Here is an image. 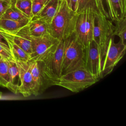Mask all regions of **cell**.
<instances>
[{
    "label": "cell",
    "instance_id": "5",
    "mask_svg": "<svg viewBox=\"0 0 126 126\" xmlns=\"http://www.w3.org/2000/svg\"><path fill=\"white\" fill-rule=\"evenodd\" d=\"M29 62L35 87L34 95L41 94L52 86H57L59 79L52 74L42 61L29 60Z\"/></svg>",
    "mask_w": 126,
    "mask_h": 126
},
{
    "label": "cell",
    "instance_id": "30",
    "mask_svg": "<svg viewBox=\"0 0 126 126\" xmlns=\"http://www.w3.org/2000/svg\"><path fill=\"white\" fill-rule=\"evenodd\" d=\"M1 96H2V93L0 92V98L1 97Z\"/></svg>",
    "mask_w": 126,
    "mask_h": 126
},
{
    "label": "cell",
    "instance_id": "12",
    "mask_svg": "<svg viewBox=\"0 0 126 126\" xmlns=\"http://www.w3.org/2000/svg\"><path fill=\"white\" fill-rule=\"evenodd\" d=\"M25 26L14 32L0 31L6 39L15 43L30 55L31 52V40L26 32Z\"/></svg>",
    "mask_w": 126,
    "mask_h": 126
},
{
    "label": "cell",
    "instance_id": "4",
    "mask_svg": "<svg viewBox=\"0 0 126 126\" xmlns=\"http://www.w3.org/2000/svg\"><path fill=\"white\" fill-rule=\"evenodd\" d=\"M99 79L83 67L62 75L57 86L73 93H78L93 85Z\"/></svg>",
    "mask_w": 126,
    "mask_h": 126
},
{
    "label": "cell",
    "instance_id": "10",
    "mask_svg": "<svg viewBox=\"0 0 126 126\" xmlns=\"http://www.w3.org/2000/svg\"><path fill=\"white\" fill-rule=\"evenodd\" d=\"M63 40H60L55 47L42 61L47 69L56 78L62 75L63 56Z\"/></svg>",
    "mask_w": 126,
    "mask_h": 126
},
{
    "label": "cell",
    "instance_id": "3",
    "mask_svg": "<svg viewBox=\"0 0 126 126\" xmlns=\"http://www.w3.org/2000/svg\"><path fill=\"white\" fill-rule=\"evenodd\" d=\"M114 26L112 21L105 16L95 14L93 31V40L98 47L102 65L111 38L114 37Z\"/></svg>",
    "mask_w": 126,
    "mask_h": 126
},
{
    "label": "cell",
    "instance_id": "9",
    "mask_svg": "<svg viewBox=\"0 0 126 126\" xmlns=\"http://www.w3.org/2000/svg\"><path fill=\"white\" fill-rule=\"evenodd\" d=\"M84 66L96 78H101L102 65L99 50L93 40L89 42L85 48Z\"/></svg>",
    "mask_w": 126,
    "mask_h": 126
},
{
    "label": "cell",
    "instance_id": "26",
    "mask_svg": "<svg viewBox=\"0 0 126 126\" xmlns=\"http://www.w3.org/2000/svg\"><path fill=\"white\" fill-rule=\"evenodd\" d=\"M0 56L2 58L7 60L13 59L9 47L0 43Z\"/></svg>",
    "mask_w": 126,
    "mask_h": 126
},
{
    "label": "cell",
    "instance_id": "19",
    "mask_svg": "<svg viewBox=\"0 0 126 126\" xmlns=\"http://www.w3.org/2000/svg\"><path fill=\"white\" fill-rule=\"evenodd\" d=\"M15 0H12V3L11 6L6 10L1 18L16 21L30 20L31 19L26 17L15 7L14 4Z\"/></svg>",
    "mask_w": 126,
    "mask_h": 126
},
{
    "label": "cell",
    "instance_id": "23",
    "mask_svg": "<svg viewBox=\"0 0 126 126\" xmlns=\"http://www.w3.org/2000/svg\"><path fill=\"white\" fill-rule=\"evenodd\" d=\"M32 0H15V7L28 18L32 17Z\"/></svg>",
    "mask_w": 126,
    "mask_h": 126
},
{
    "label": "cell",
    "instance_id": "1",
    "mask_svg": "<svg viewBox=\"0 0 126 126\" xmlns=\"http://www.w3.org/2000/svg\"><path fill=\"white\" fill-rule=\"evenodd\" d=\"M77 13L61 0L57 12L48 24V33L59 40H63L73 33Z\"/></svg>",
    "mask_w": 126,
    "mask_h": 126
},
{
    "label": "cell",
    "instance_id": "17",
    "mask_svg": "<svg viewBox=\"0 0 126 126\" xmlns=\"http://www.w3.org/2000/svg\"><path fill=\"white\" fill-rule=\"evenodd\" d=\"M31 20V19H30ZM16 21L7 19H0V30L6 32H14L26 26L30 20Z\"/></svg>",
    "mask_w": 126,
    "mask_h": 126
},
{
    "label": "cell",
    "instance_id": "16",
    "mask_svg": "<svg viewBox=\"0 0 126 126\" xmlns=\"http://www.w3.org/2000/svg\"><path fill=\"white\" fill-rule=\"evenodd\" d=\"M109 1L110 20L115 22L126 16V0H109Z\"/></svg>",
    "mask_w": 126,
    "mask_h": 126
},
{
    "label": "cell",
    "instance_id": "15",
    "mask_svg": "<svg viewBox=\"0 0 126 126\" xmlns=\"http://www.w3.org/2000/svg\"><path fill=\"white\" fill-rule=\"evenodd\" d=\"M9 75V85L8 89L12 93H18V88L20 85V77L18 67L16 62L13 59L7 60Z\"/></svg>",
    "mask_w": 126,
    "mask_h": 126
},
{
    "label": "cell",
    "instance_id": "27",
    "mask_svg": "<svg viewBox=\"0 0 126 126\" xmlns=\"http://www.w3.org/2000/svg\"><path fill=\"white\" fill-rule=\"evenodd\" d=\"M12 0H0V19L6 10L11 6Z\"/></svg>",
    "mask_w": 126,
    "mask_h": 126
},
{
    "label": "cell",
    "instance_id": "14",
    "mask_svg": "<svg viewBox=\"0 0 126 126\" xmlns=\"http://www.w3.org/2000/svg\"><path fill=\"white\" fill-rule=\"evenodd\" d=\"M60 2L61 0H49L39 13L33 17L49 24L57 12Z\"/></svg>",
    "mask_w": 126,
    "mask_h": 126
},
{
    "label": "cell",
    "instance_id": "7",
    "mask_svg": "<svg viewBox=\"0 0 126 126\" xmlns=\"http://www.w3.org/2000/svg\"><path fill=\"white\" fill-rule=\"evenodd\" d=\"M126 50V45L123 44L120 40L117 43L115 42L113 37L111 38L102 65L101 78L112 71L125 55Z\"/></svg>",
    "mask_w": 126,
    "mask_h": 126
},
{
    "label": "cell",
    "instance_id": "28",
    "mask_svg": "<svg viewBox=\"0 0 126 126\" xmlns=\"http://www.w3.org/2000/svg\"><path fill=\"white\" fill-rule=\"evenodd\" d=\"M65 0L66 1L69 7L76 12L77 7L78 0Z\"/></svg>",
    "mask_w": 126,
    "mask_h": 126
},
{
    "label": "cell",
    "instance_id": "13",
    "mask_svg": "<svg viewBox=\"0 0 126 126\" xmlns=\"http://www.w3.org/2000/svg\"><path fill=\"white\" fill-rule=\"evenodd\" d=\"M27 34L30 37H38L48 33V24L32 17L25 26Z\"/></svg>",
    "mask_w": 126,
    "mask_h": 126
},
{
    "label": "cell",
    "instance_id": "25",
    "mask_svg": "<svg viewBox=\"0 0 126 126\" xmlns=\"http://www.w3.org/2000/svg\"><path fill=\"white\" fill-rule=\"evenodd\" d=\"M49 0H32V17L36 16L39 13Z\"/></svg>",
    "mask_w": 126,
    "mask_h": 126
},
{
    "label": "cell",
    "instance_id": "29",
    "mask_svg": "<svg viewBox=\"0 0 126 126\" xmlns=\"http://www.w3.org/2000/svg\"><path fill=\"white\" fill-rule=\"evenodd\" d=\"M0 43L6 46V47H9L8 44V42H7V40L6 39V38L4 37V36L2 34L0 31Z\"/></svg>",
    "mask_w": 126,
    "mask_h": 126
},
{
    "label": "cell",
    "instance_id": "24",
    "mask_svg": "<svg viewBox=\"0 0 126 126\" xmlns=\"http://www.w3.org/2000/svg\"><path fill=\"white\" fill-rule=\"evenodd\" d=\"M96 1L100 14L110 19L111 10L109 0H96Z\"/></svg>",
    "mask_w": 126,
    "mask_h": 126
},
{
    "label": "cell",
    "instance_id": "32",
    "mask_svg": "<svg viewBox=\"0 0 126 126\" xmlns=\"http://www.w3.org/2000/svg\"></svg>",
    "mask_w": 126,
    "mask_h": 126
},
{
    "label": "cell",
    "instance_id": "11",
    "mask_svg": "<svg viewBox=\"0 0 126 126\" xmlns=\"http://www.w3.org/2000/svg\"><path fill=\"white\" fill-rule=\"evenodd\" d=\"M19 72L20 85L18 93L24 97H28L34 94V84L28 62H16Z\"/></svg>",
    "mask_w": 126,
    "mask_h": 126
},
{
    "label": "cell",
    "instance_id": "20",
    "mask_svg": "<svg viewBox=\"0 0 126 126\" xmlns=\"http://www.w3.org/2000/svg\"><path fill=\"white\" fill-rule=\"evenodd\" d=\"M115 22L116 23L114 26L113 34L119 36L122 43L126 45V16Z\"/></svg>",
    "mask_w": 126,
    "mask_h": 126
},
{
    "label": "cell",
    "instance_id": "8",
    "mask_svg": "<svg viewBox=\"0 0 126 126\" xmlns=\"http://www.w3.org/2000/svg\"><path fill=\"white\" fill-rule=\"evenodd\" d=\"M30 38L31 52L30 54V60L32 61L42 60L59 41L49 33L40 37Z\"/></svg>",
    "mask_w": 126,
    "mask_h": 126
},
{
    "label": "cell",
    "instance_id": "6",
    "mask_svg": "<svg viewBox=\"0 0 126 126\" xmlns=\"http://www.w3.org/2000/svg\"><path fill=\"white\" fill-rule=\"evenodd\" d=\"M94 15L95 13L90 8L77 14L73 33L85 48L93 40Z\"/></svg>",
    "mask_w": 126,
    "mask_h": 126
},
{
    "label": "cell",
    "instance_id": "21",
    "mask_svg": "<svg viewBox=\"0 0 126 126\" xmlns=\"http://www.w3.org/2000/svg\"><path fill=\"white\" fill-rule=\"evenodd\" d=\"M88 8H91L95 14H101L97 7L96 0H78L76 13L77 14Z\"/></svg>",
    "mask_w": 126,
    "mask_h": 126
},
{
    "label": "cell",
    "instance_id": "22",
    "mask_svg": "<svg viewBox=\"0 0 126 126\" xmlns=\"http://www.w3.org/2000/svg\"><path fill=\"white\" fill-rule=\"evenodd\" d=\"M9 82L7 60L3 58L0 59V86L8 88Z\"/></svg>",
    "mask_w": 126,
    "mask_h": 126
},
{
    "label": "cell",
    "instance_id": "31",
    "mask_svg": "<svg viewBox=\"0 0 126 126\" xmlns=\"http://www.w3.org/2000/svg\"><path fill=\"white\" fill-rule=\"evenodd\" d=\"M1 58H2V57H1L0 56V59H1Z\"/></svg>",
    "mask_w": 126,
    "mask_h": 126
},
{
    "label": "cell",
    "instance_id": "2",
    "mask_svg": "<svg viewBox=\"0 0 126 126\" xmlns=\"http://www.w3.org/2000/svg\"><path fill=\"white\" fill-rule=\"evenodd\" d=\"M63 56L62 75L85 67V47L74 33L63 39Z\"/></svg>",
    "mask_w": 126,
    "mask_h": 126
},
{
    "label": "cell",
    "instance_id": "18",
    "mask_svg": "<svg viewBox=\"0 0 126 126\" xmlns=\"http://www.w3.org/2000/svg\"><path fill=\"white\" fill-rule=\"evenodd\" d=\"M6 40L12 57L14 60L16 62H28L30 60V55L28 53L11 41Z\"/></svg>",
    "mask_w": 126,
    "mask_h": 126
}]
</instances>
